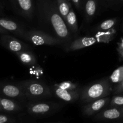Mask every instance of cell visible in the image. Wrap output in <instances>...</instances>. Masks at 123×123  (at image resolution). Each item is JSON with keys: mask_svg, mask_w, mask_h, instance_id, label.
Instances as JSON below:
<instances>
[{"mask_svg": "<svg viewBox=\"0 0 123 123\" xmlns=\"http://www.w3.org/2000/svg\"><path fill=\"white\" fill-rule=\"evenodd\" d=\"M38 6L41 18L52 29L56 37L62 43H70L71 33L66 22L59 13L56 1L39 0Z\"/></svg>", "mask_w": 123, "mask_h": 123, "instance_id": "cell-1", "label": "cell"}, {"mask_svg": "<svg viewBox=\"0 0 123 123\" xmlns=\"http://www.w3.org/2000/svg\"><path fill=\"white\" fill-rule=\"evenodd\" d=\"M112 90V84L109 78H104L82 88L79 99L85 104L109 96Z\"/></svg>", "mask_w": 123, "mask_h": 123, "instance_id": "cell-2", "label": "cell"}, {"mask_svg": "<svg viewBox=\"0 0 123 123\" xmlns=\"http://www.w3.org/2000/svg\"><path fill=\"white\" fill-rule=\"evenodd\" d=\"M18 84L22 88L26 100H44L53 96L51 88L43 82L25 80L19 82Z\"/></svg>", "mask_w": 123, "mask_h": 123, "instance_id": "cell-3", "label": "cell"}, {"mask_svg": "<svg viewBox=\"0 0 123 123\" xmlns=\"http://www.w3.org/2000/svg\"><path fill=\"white\" fill-rule=\"evenodd\" d=\"M61 105L44 100L30 101L26 104L28 112L37 117H43L54 114L61 108Z\"/></svg>", "mask_w": 123, "mask_h": 123, "instance_id": "cell-4", "label": "cell"}, {"mask_svg": "<svg viewBox=\"0 0 123 123\" xmlns=\"http://www.w3.org/2000/svg\"><path fill=\"white\" fill-rule=\"evenodd\" d=\"M24 39L37 46H54L62 43L57 37L50 36L42 31L35 30L26 31Z\"/></svg>", "mask_w": 123, "mask_h": 123, "instance_id": "cell-5", "label": "cell"}, {"mask_svg": "<svg viewBox=\"0 0 123 123\" xmlns=\"http://www.w3.org/2000/svg\"><path fill=\"white\" fill-rule=\"evenodd\" d=\"M110 41V40L107 37L99 36L98 34H97L95 37L85 36L76 38L74 41L68 43L66 46V50L67 51H74L91 46L98 42L108 43Z\"/></svg>", "mask_w": 123, "mask_h": 123, "instance_id": "cell-6", "label": "cell"}, {"mask_svg": "<svg viewBox=\"0 0 123 123\" xmlns=\"http://www.w3.org/2000/svg\"><path fill=\"white\" fill-rule=\"evenodd\" d=\"M0 96L19 102L26 101V97L21 86L18 84L0 82Z\"/></svg>", "mask_w": 123, "mask_h": 123, "instance_id": "cell-7", "label": "cell"}, {"mask_svg": "<svg viewBox=\"0 0 123 123\" xmlns=\"http://www.w3.org/2000/svg\"><path fill=\"white\" fill-rule=\"evenodd\" d=\"M0 42L5 48L14 54L30 49L26 43L8 34L1 35Z\"/></svg>", "mask_w": 123, "mask_h": 123, "instance_id": "cell-8", "label": "cell"}, {"mask_svg": "<svg viewBox=\"0 0 123 123\" xmlns=\"http://www.w3.org/2000/svg\"><path fill=\"white\" fill-rule=\"evenodd\" d=\"M16 12L24 17L25 19L30 20L34 16V4L32 0H10Z\"/></svg>", "mask_w": 123, "mask_h": 123, "instance_id": "cell-9", "label": "cell"}, {"mask_svg": "<svg viewBox=\"0 0 123 123\" xmlns=\"http://www.w3.org/2000/svg\"><path fill=\"white\" fill-rule=\"evenodd\" d=\"M111 98L109 96L85 103L82 108L83 114L85 116H92L97 114L109 105Z\"/></svg>", "mask_w": 123, "mask_h": 123, "instance_id": "cell-10", "label": "cell"}, {"mask_svg": "<svg viewBox=\"0 0 123 123\" xmlns=\"http://www.w3.org/2000/svg\"><path fill=\"white\" fill-rule=\"evenodd\" d=\"M50 88L53 95L64 102L67 103H73L80 98L81 90H65L55 86V85Z\"/></svg>", "mask_w": 123, "mask_h": 123, "instance_id": "cell-11", "label": "cell"}, {"mask_svg": "<svg viewBox=\"0 0 123 123\" xmlns=\"http://www.w3.org/2000/svg\"><path fill=\"white\" fill-rule=\"evenodd\" d=\"M123 118V107L114 106L104 109L95 116L94 119L99 121H109Z\"/></svg>", "mask_w": 123, "mask_h": 123, "instance_id": "cell-12", "label": "cell"}, {"mask_svg": "<svg viewBox=\"0 0 123 123\" xmlns=\"http://www.w3.org/2000/svg\"><path fill=\"white\" fill-rule=\"evenodd\" d=\"M0 26L7 30L8 32H12L24 39L26 30L15 21L0 17Z\"/></svg>", "mask_w": 123, "mask_h": 123, "instance_id": "cell-13", "label": "cell"}, {"mask_svg": "<svg viewBox=\"0 0 123 123\" xmlns=\"http://www.w3.org/2000/svg\"><path fill=\"white\" fill-rule=\"evenodd\" d=\"M18 100L6 97H0V107L1 111L7 112H16L22 109L21 104Z\"/></svg>", "mask_w": 123, "mask_h": 123, "instance_id": "cell-14", "label": "cell"}, {"mask_svg": "<svg viewBox=\"0 0 123 123\" xmlns=\"http://www.w3.org/2000/svg\"><path fill=\"white\" fill-rule=\"evenodd\" d=\"M15 55L18 58L19 61L25 66L33 67L37 64V61L36 56L30 49L17 52L16 53Z\"/></svg>", "mask_w": 123, "mask_h": 123, "instance_id": "cell-15", "label": "cell"}, {"mask_svg": "<svg viewBox=\"0 0 123 123\" xmlns=\"http://www.w3.org/2000/svg\"><path fill=\"white\" fill-rule=\"evenodd\" d=\"M97 0H86L84 7V18L86 23L92 20L96 13Z\"/></svg>", "mask_w": 123, "mask_h": 123, "instance_id": "cell-16", "label": "cell"}, {"mask_svg": "<svg viewBox=\"0 0 123 123\" xmlns=\"http://www.w3.org/2000/svg\"><path fill=\"white\" fill-rule=\"evenodd\" d=\"M65 22L70 33L76 34L79 31V28H78L76 15L72 7L71 8L68 15L67 16Z\"/></svg>", "mask_w": 123, "mask_h": 123, "instance_id": "cell-17", "label": "cell"}, {"mask_svg": "<svg viewBox=\"0 0 123 123\" xmlns=\"http://www.w3.org/2000/svg\"><path fill=\"white\" fill-rule=\"evenodd\" d=\"M56 3L59 13L65 20L72 8V5L67 0H56Z\"/></svg>", "mask_w": 123, "mask_h": 123, "instance_id": "cell-18", "label": "cell"}, {"mask_svg": "<svg viewBox=\"0 0 123 123\" xmlns=\"http://www.w3.org/2000/svg\"><path fill=\"white\" fill-rule=\"evenodd\" d=\"M108 78L112 84L117 85L121 82L123 80V65L115 69Z\"/></svg>", "mask_w": 123, "mask_h": 123, "instance_id": "cell-19", "label": "cell"}, {"mask_svg": "<svg viewBox=\"0 0 123 123\" xmlns=\"http://www.w3.org/2000/svg\"><path fill=\"white\" fill-rule=\"evenodd\" d=\"M117 22V19L116 18H112L106 20L102 22L100 24L98 25L96 30L98 31H106L111 30Z\"/></svg>", "mask_w": 123, "mask_h": 123, "instance_id": "cell-20", "label": "cell"}, {"mask_svg": "<svg viewBox=\"0 0 123 123\" xmlns=\"http://www.w3.org/2000/svg\"><path fill=\"white\" fill-rule=\"evenodd\" d=\"M55 86L62 89L68 90H81L80 85L77 83L72 82L71 81H63L59 84H55Z\"/></svg>", "mask_w": 123, "mask_h": 123, "instance_id": "cell-21", "label": "cell"}, {"mask_svg": "<svg viewBox=\"0 0 123 123\" xmlns=\"http://www.w3.org/2000/svg\"><path fill=\"white\" fill-rule=\"evenodd\" d=\"M109 106L123 107V94H114L111 99Z\"/></svg>", "mask_w": 123, "mask_h": 123, "instance_id": "cell-22", "label": "cell"}, {"mask_svg": "<svg viewBox=\"0 0 123 123\" xmlns=\"http://www.w3.org/2000/svg\"><path fill=\"white\" fill-rule=\"evenodd\" d=\"M112 93L114 95L123 94V80L113 88Z\"/></svg>", "mask_w": 123, "mask_h": 123, "instance_id": "cell-23", "label": "cell"}, {"mask_svg": "<svg viewBox=\"0 0 123 123\" xmlns=\"http://www.w3.org/2000/svg\"><path fill=\"white\" fill-rule=\"evenodd\" d=\"M117 51L120 57L123 59V38H121L120 42L118 43Z\"/></svg>", "mask_w": 123, "mask_h": 123, "instance_id": "cell-24", "label": "cell"}, {"mask_svg": "<svg viewBox=\"0 0 123 123\" xmlns=\"http://www.w3.org/2000/svg\"><path fill=\"white\" fill-rule=\"evenodd\" d=\"M12 119L7 115L0 114V123H8Z\"/></svg>", "mask_w": 123, "mask_h": 123, "instance_id": "cell-25", "label": "cell"}, {"mask_svg": "<svg viewBox=\"0 0 123 123\" xmlns=\"http://www.w3.org/2000/svg\"><path fill=\"white\" fill-rule=\"evenodd\" d=\"M72 2L74 4V6L77 9H79L80 7V0H72Z\"/></svg>", "mask_w": 123, "mask_h": 123, "instance_id": "cell-26", "label": "cell"}, {"mask_svg": "<svg viewBox=\"0 0 123 123\" xmlns=\"http://www.w3.org/2000/svg\"><path fill=\"white\" fill-rule=\"evenodd\" d=\"M8 32L5 29H4L3 28H2L1 26H0V34H8Z\"/></svg>", "mask_w": 123, "mask_h": 123, "instance_id": "cell-27", "label": "cell"}, {"mask_svg": "<svg viewBox=\"0 0 123 123\" xmlns=\"http://www.w3.org/2000/svg\"><path fill=\"white\" fill-rule=\"evenodd\" d=\"M4 9V6H3V4H2V1L1 0H0V11Z\"/></svg>", "mask_w": 123, "mask_h": 123, "instance_id": "cell-28", "label": "cell"}, {"mask_svg": "<svg viewBox=\"0 0 123 123\" xmlns=\"http://www.w3.org/2000/svg\"><path fill=\"white\" fill-rule=\"evenodd\" d=\"M113 1H119V2H123V0H113Z\"/></svg>", "mask_w": 123, "mask_h": 123, "instance_id": "cell-29", "label": "cell"}, {"mask_svg": "<svg viewBox=\"0 0 123 123\" xmlns=\"http://www.w3.org/2000/svg\"><path fill=\"white\" fill-rule=\"evenodd\" d=\"M67 1H69V2H70V0H67Z\"/></svg>", "mask_w": 123, "mask_h": 123, "instance_id": "cell-30", "label": "cell"}, {"mask_svg": "<svg viewBox=\"0 0 123 123\" xmlns=\"http://www.w3.org/2000/svg\"></svg>", "mask_w": 123, "mask_h": 123, "instance_id": "cell-31", "label": "cell"}]
</instances>
